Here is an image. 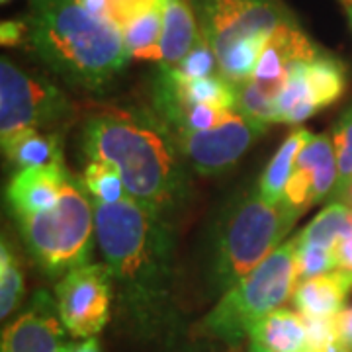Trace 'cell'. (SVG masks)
Masks as SVG:
<instances>
[{"label": "cell", "instance_id": "cell-8", "mask_svg": "<svg viewBox=\"0 0 352 352\" xmlns=\"http://www.w3.org/2000/svg\"><path fill=\"white\" fill-rule=\"evenodd\" d=\"M200 34L219 57L251 38H270L292 16L280 0H190Z\"/></svg>", "mask_w": 352, "mask_h": 352}, {"label": "cell", "instance_id": "cell-39", "mask_svg": "<svg viewBox=\"0 0 352 352\" xmlns=\"http://www.w3.org/2000/svg\"><path fill=\"white\" fill-rule=\"evenodd\" d=\"M2 2H8V0H2Z\"/></svg>", "mask_w": 352, "mask_h": 352}, {"label": "cell", "instance_id": "cell-27", "mask_svg": "<svg viewBox=\"0 0 352 352\" xmlns=\"http://www.w3.org/2000/svg\"><path fill=\"white\" fill-rule=\"evenodd\" d=\"M331 139H333V147L337 155L339 176H337V184L329 200L339 201L344 188L352 180V106H349V110L339 118Z\"/></svg>", "mask_w": 352, "mask_h": 352}, {"label": "cell", "instance_id": "cell-24", "mask_svg": "<svg viewBox=\"0 0 352 352\" xmlns=\"http://www.w3.org/2000/svg\"><path fill=\"white\" fill-rule=\"evenodd\" d=\"M82 182L96 204H118L129 198L120 173L106 161H88Z\"/></svg>", "mask_w": 352, "mask_h": 352}, {"label": "cell", "instance_id": "cell-2", "mask_svg": "<svg viewBox=\"0 0 352 352\" xmlns=\"http://www.w3.org/2000/svg\"><path fill=\"white\" fill-rule=\"evenodd\" d=\"M96 241L110 268L122 305L145 329L164 323L175 284V239L166 217L131 196L118 204H96Z\"/></svg>", "mask_w": 352, "mask_h": 352}, {"label": "cell", "instance_id": "cell-18", "mask_svg": "<svg viewBox=\"0 0 352 352\" xmlns=\"http://www.w3.org/2000/svg\"><path fill=\"white\" fill-rule=\"evenodd\" d=\"M2 151L16 173L25 168L65 166L61 138L57 133H41L39 129H24L2 141Z\"/></svg>", "mask_w": 352, "mask_h": 352}, {"label": "cell", "instance_id": "cell-12", "mask_svg": "<svg viewBox=\"0 0 352 352\" xmlns=\"http://www.w3.org/2000/svg\"><path fill=\"white\" fill-rule=\"evenodd\" d=\"M65 325L57 302L47 292H36L25 311L2 333V352H61Z\"/></svg>", "mask_w": 352, "mask_h": 352}, {"label": "cell", "instance_id": "cell-22", "mask_svg": "<svg viewBox=\"0 0 352 352\" xmlns=\"http://www.w3.org/2000/svg\"><path fill=\"white\" fill-rule=\"evenodd\" d=\"M352 235V210L342 201H331L311 223L298 235L302 245H321L333 249V245L342 237Z\"/></svg>", "mask_w": 352, "mask_h": 352}, {"label": "cell", "instance_id": "cell-33", "mask_svg": "<svg viewBox=\"0 0 352 352\" xmlns=\"http://www.w3.org/2000/svg\"><path fill=\"white\" fill-rule=\"evenodd\" d=\"M335 327H337V337L339 340L352 351V307H344L337 317H335Z\"/></svg>", "mask_w": 352, "mask_h": 352}, {"label": "cell", "instance_id": "cell-28", "mask_svg": "<svg viewBox=\"0 0 352 352\" xmlns=\"http://www.w3.org/2000/svg\"><path fill=\"white\" fill-rule=\"evenodd\" d=\"M331 270H335L333 249L321 247V245H302V243H298V251H296V278H298V284L309 280V278L327 274Z\"/></svg>", "mask_w": 352, "mask_h": 352}, {"label": "cell", "instance_id": "cell-7", "mask_svg": "<svg viewBox=\"0 0 352 352\" xmlns=\"http://www.w3.org/2000/svg\"><path fill=\"white\" fill-rule=\"evenodd\" d=\"M73 106L45 76L34 75L10 61L0 59V135L2 141L24 129H39L63 122Z\"/></svg>", "mask_w": 352, "mask_h": 352}, {"label": "cell", "instance_id": "cell-14", "mask_svg": "<svg viewBox=\"0 0 352 352\" xmlns=\"http://www.w3.org/2000/svg\"><path fill=\"white\" fill-rule=\"evenodd\" d=\"M67 176L69 173L65 170V166L25 168L14 173L6 188V198L16 214V219L55 208L61 198Z\"/></svg>", "mask_w": 352, "mask_h": 352}, {"label": "cell", "instance_id": "cell-1", "mask_svg": "<svg viewBox=\"0 0 352 352\" xmlns=\"http://www.w3.org/2000/svg\"><path fill=\"white\" fill-rule=\"evenodd\" d=\"M80 141L88 161L113 164L147 210L168 217L188 200L190 166L155 110L106 106L85 120Z\"/></svg>", "mask_w": 352, "mask_h": 352}, {"label": "cell", "instance_id": "cell-21", "mask_svg": "<svg viewBox=\"0 0 352 352\" xmlns=\"http://www.w3.org/2000/svg\"><path fill=\"white\" fill-rule=\"evenodd\" d=\"M303 63H294L289 67L286 82L280 90L276 102V124H288L298 126L305 120H309L319 110L315 108L314 100L309 96L305 75H303Z\"/></svg>", "mask_w": 352, "mask_h": 352}, {"label": "cell", "instance_id": "cell-3", "mask_svg": "<svg viewBox=\"0 0 352 352\" xmlns=\"http://www.w3.org/2000/svg\"><path fill=\"white\" fill-rule=\"evenodd\" d=\"M25 43L67 85L100 92L131 57L122 32L78 0H32Z\"/></svg>", "mask_w": 352, "mask_h": 352}, {"label": "cell", "instance_id": "cell-26", "mask_svg": "<svg viewBox=\"0 0 352 352\" xmlns=\"http://www.w3.org/2000/svg\"><path fill=\"white\" fill-rule=\"evenodd\" d=\"M237 88V112L245 113L254 122L270 126L276 124V102L278 96L268 88L258 85L256 80H247Z\"/></svg>", "mask_w": 352, "mask_h": 352}, {"label": "cell", "instance_id": "cell-11", "mask_svg": "<svg viewBox=\"0 0 352 352\" xmlns=\"http://www.w3.org/2000/svg\"><path fill=\"white\" fill-rule=\"evenodd\" d=\"M337 176L339 166L333 139L327 133H311V138L305 141L298 155L294 175L286 188L284 204L296 214H302L311 204H317L323 198H331L337 184Z\"/></svg>", "mask_w": 352, "mask_h": 352}, {"label": "cell", "instance_id": "cell-34", "mask_svg": "<svg viewBox=\"0 0 352 352\" xmlns=\"http://www.w3.org/2000/svg\"><path fill=\"white\" fill-rule=\"evenodd\" d=\"M78 4L87 10L88 14L100 18V20H108L110 22V6L108 0H78Z\"/></svg>", "mask_w": 352, "mask_h": 352}, {"label": "cell", "instance_id": "cell-31", "mask_svg": "<svg viewBox=\"0 0 352 352\" xmlns=\"http://www.w3.org/2000/svg\"><path fill=\"white\" fill-rule=\"evenodd\" d=\"M333 263H335V270L352 274V235L342 237L333 245Z\"/></svg>", "mask_w": 352, "mask_h": 352}, {"label": "cell", "instance_id": "cell-9", "mask_svg": "<svg viewBox=\"0 0 352 352\" xmlns=\"http://www.w3.org/2000/svg\"><path fill=\"white\" fill-rule=\"evenodd\" d=\"M113 280L106 264H85L55 286V302L65 329L76 339H90L106 327L112 307Z\"/></svg>", "mask_w": 352, "mask_h": 352}, {"label": "cell", "instance_id": "cell-15", "mask_svg": "<svg viewBox=\"0 0 352 352\" xmlns=\"http://www.w3.org/2000/svg\"><path fill=\"white\" fill-rule=\"evenodd\" d=\"M352 289V274L331 270L327 274L300 282L294 292L298 314L314 319H333L344 309L346 296Z\"/></svg>", "mask_w": 352, "mask_h": 352}, {"label": "cell", "instance_id": "cell-29", "mask_svg": "<svg viewBox=\"0 0 352 352\" xmlns=\"http://www.w3.org/2000/svg\"><path fill=\"white\" fill-rule=\"evenodd\" d=\"M175 67L184 76H190V78H206V76L217 75L215 73L217 71V55L212 50V45L200 34L188 55L180 63L175 65Z\"/></svg>", "mask_w": 352, "mask_h": 352}, {"label": "cell", "instance_id": "cell-16", "mask_svg": "<svg viewBox=\"0 0 352 352\" xmlns=\"http://www.w3.org/2000/svg\"><path fill=\"white\" fill-rule=\"evenodd\" d=\"M249 339L272 352H314L305 319L289 309H276L254 321Z\"/></svg>", "mask_w": 352, "mask_h": 352}, {"label": "cell", "instance_id": "cell-4", "mask_svg": "<svg viewBox=\"0 0 352 352\" xmlns=\"http://www.w3.org/2000/svg\"><path fill=\"white\" fill-rule=\"evenodd\" d=\"M298 215L286 204L274 206L254 190L239 200L221 221L212 252L210 282L227 292L251 274L278 249Z\"/></svg>", "mask_w": 352, "mask_h": 352}, {"label": "cell", "instance_id": "cell-17", "mask_svg": "<svg viewBox=\"0 0 352 352\" xmlns=\"http://www.w3.org/2000/svg\"><path fill=\"white\" fill-rule=\"evenodd\" d=\"M200 36L198 18L190 0H163V32L159 41V61L178 65Z\"/></svg>", "mask_w": 352, "mask_h": 352}, {"label": "cell", "instance_id": "cell-38", "mask_svg": "<svg viewBox=\"0 0 352 352\" xmlns=\"http://www.w3.org/2000/svg\"><path fill=\"white\" fill-rule=\"evenodd\" d=\"M249 352H272V351H266V349H263L261 344H254V342H251V346H249Z\"/></svg>", "mask_w": 352, "mask_h": 352}, {"label": "cell", "instance_id": "cell-5", "mask_svg": "<svg viewBox=\"0 0 352 352\" xmlns=\"http://www.w3.org/2000/svg\"><path fill=\"white\" fill-rule=\"evenodd\" d=\"M87 192L85 182L69 175L55 208L18 217L28 252L51 276H65L90 264L96 239V215L94 201Z\"/></svg>", "mask_w": 352, "mask_h": 352}, {"label": "cell", "instance_id": "cell-32", "mask_svg": "<svg viewBox=\"0 0 352 352\" xmlns=\"http://www.w3.org/2000/svg\"><path fill=\"white\" fill-rule=\"evenodd\" d=\"M0 39H2V45H18V43H22L25 39L24 20H8V22H2Z\"/></svg>", "mask_w": 352, "mask_h": 352}, {"label": "cell", "instance_id": "cell-25", "mask_svg": "<svg viewBox=\"0 0 352 352\" xmlns=\"http://www.w3.org/2000/svg\"><path fill=\"white\" fill-rule=\"evenodd\" d=\"M24 298V274L14 251L2 241L0 247V317L6 319L20 307Z\"/></svg>", "mask_w": 352, "mask_h": 352}, {"label": "cell", "instance_id": "cell-6", "mask_svg": "<svg viewBox=\"0 0 352 352\" xmlns=\"http://www.w3.org/2000/svg\"><path fill=\"white\" fill-rule=\"evenodd\" d=\"M296 251L298 239L294 237L280 245L251 274L223 292L221 300L204 317L201 331L227 344L249 337L254 321L280 309V305L294 296L298 286Z\"/></svg>", "mask_w": 352, "mask_h": 352}, {"label": "cell", "instance_id": "cell-13", "mask_svg": "<svg viewBox=\"0 0 352 352\" xmlns=\"http://www.w3.org/2000/svg\"><path fill=\"white\" fill-rule=\"evenodd\" d=\"M321 51L315 47L314 41L303 34L302 28L294 20L284 22L268 39L252 80L280 96L289 67L300 61H311Z\"/></svg>", "mask_w": 352, "mask_h": 352}, {"label": "cell", "instance_id": "cell-10", "mask_svg": "<svg viewBox=\"0 0 352 352\" xmlns=\"http://www.w3.org/2000/svg\"><path fill=\"white\" fill-rule=\"evenodd\" d=\"M266 131V126L231 110L212 129L175 135L188 166L201 176L227 173Z\"/></svg>", "mask_w": 352, "mask_h": 352}, {"label": "cell", "instance_id": "cell-23", "mask_svg": "<svg viewBox=\"0 0 352 352\" xmlns=\"http://www.w3.org/2000/svg\"><path fill=\"white\" fill-rule=\"evenodd\" d=\"M163 32V6H157L122 30L126 47L131 57L159 61V41Z\"/></svg>", "mask_w": 352, "mask_h": 352}, {"label": "cell", "instance_id": "cell-35", "mask_svg": "<svg viewBox=\"0 0 352 352\" xmlns=\"http://www.w3.org/2000/svg\"><path fill=\"white\" fill-rule=\"evenodd\" d=\"M61 352H100V344L94 337H90V339H82L80 342H75V344H65Z\"/></svg>", "mask_w": 352, "mask_h": 352}, {"label": "cell", "instance_id": "cell-20", "mask_svg": "<svg viewBox=\"0 0 352 352\" xmlns=\"http://www.w3.org/2000/svg\"><path fill=\"white\" fill-rule=\"evenodd\" d=\"M303 75H305L309 96L317 110H323L335 104L346 88L344 65L339 59L325 55L323 51L315 59L303 63Z\"/></svg>", "mask_w": 352, "mask_h": 352}, {"label": "cell", "instance_id": "cell-37", "mask_svg": "<svg viewBox=\"0 0 352 352\" xmlns=\"http://www.w3.org/2000/svg\"><path fill=\"white\" fill-rule=\"evenodd\" d=\"M342 4H344V10H346V16H349V22L352 25V0H342Z\"/></svg>", "mask_w": 352, "mask_h": 352}, {"label": "cell", "instance_id": "cell-36", "mask_svg": "<svg viewBox=\"0 0 352 352\" xmlns=\"http://www.w3.org/2000/svg\"><path fill=\"white\" fill-rule=\"evenodd\" d=\"M339 201H342V204H346V206H349V208H351V210H352V180H351V182H349V186L344 188V192H342V196H340Z\"/></svg>", "mask_w": 352, "mask_h": 352}, {"label": "cell", "instance_id": "cell-19", "mask_svg": "<svg viewBox=\"0 0 352 352\" xmlns=\"http://www.w3.org/2000/svg\"><path fill=\"white\" fill-rule=\"evenodd\" d=\"M309 138H311V133L307 129H294L288 138L284 139V143L278 147V151L270 159V163L266 164L263 176L258 180L256 190L264 200L274 204V206L284 204L286 188H288L289 178L294 175L298 155Z\"/></svg>", "mask_w": 352, "mask_h": 352}, {"label": "cell", "instance_id": "cell-30", "mask_svg": "<svg viewBox=\"0 0 352 352\" xmlns=\"http://www.w3.org/2000/svg\"><path fill=\"white\" fill-rule=\"evenodd\" d=\"M108 6H110V22L122 32L135 18L157 6H163V0H108Z\"/></svg>", "mask_w": 352, "mask_h": 352}]
</instances>
